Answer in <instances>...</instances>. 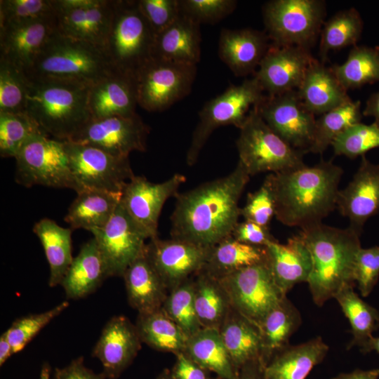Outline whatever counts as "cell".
Segmentation results:
<instances>
[{"instance_id": "44dd1931", "label": "cell", "mask_w": 379, "mask_h": 379, "mask_svg": "<svg viewBox=\"0 0 379 379\" xmlns=\"http://www.w3.org/2000/svg\"><path fill=\"white\" fill-rule=\"evenodd\" d=\"M141 343L135 325L124 316H114L105 325L92 356L100 361L105 378L117 379L132 364Z\"/></svg>"}, {"instance_id": "03108f58", "label": "cell", "mask_w": 379, "mask_h": 379, "mask_svg": "<svg viewBox=\"0 0 379 379\" xmlns=\"http://www.w3.org/2000/svg\"><path fill=\"white\" fill-rule=\"evenodd\" d=\"M156 379H174L171 375V371L164 369Z\"/></svg>"}, {"instance_id": "cb8c5ba5", "label": "cell", "mask_w": 379, "mask_h": 379, "mask_svg": "<svg viewBox=\"0 0 379 379\" xmlns=\"http://www.w3.org/2000/svg\"><path fill=\"white\" fill-rule=\"evenodd\" d=\"M270 45L265 31L223 28L219 36L218 56L236 77L253 76Z\"/></svg>"}, {"instance_id": "5bb4252c", "label": "cell", "mask_w": 379, "mask_h": 379, "mask_svg": "<svg viewBox=\"0 0 379 379\" xmlns=\"http://www.w3.org/2000/svg\"><path fill=\"white\" fill-rule=\"evenodd\" d=\"M149 127L137 114L91 119L69 141L98 147L120 157L145 152Z\"/></svg>"}, {"instance_id": "003e7915", "label": "cell", "mask_w": 379, "mask_h": 379, "mask_svg": "<svg viewBox=\"0 0 379 379\" xmlns=\"http://www.w3.org/2000/svg\"><path fill=\"white\" fill-rule=\"evenodd\" d=\"M212 379H223V378H220V377H218V376H217V377H215V378H212Z\"/></svg>"}, {"instance_id": "277c9868", "label": "cell", "mask_w": 379, "mask_h": 379, "mask_svg": "<svg viewBox=\"0 0 379 379\" xmlns=\"http://www.w3.org/2000/svg\"><path fill=\"white\" fill-rule=\"evenodd\" d=\"M89 88L67 81L28 79L25 112L48 136L71 140L91 119Z\"/></svg>"}, {"instance_id": "f5cc1de1", "label": "cell", "mask_w": 379, "mask_h": 379, "mask_svg": "<svg viewBox=\"0 0 379 379\" xmlns=\"http://www.w3.org/2000/svg\"><path fill=\"white\" fill-rule=\"evenodd\" d=\"M379 278V246L359 250L354 266V281L363 297L368 295Z\"/></svg>"}, {"instance_id": "8992f818", "label": "cell", "mask_w": 379, "mask_h": 379, "mask_svg": "<svg viewBox=\"0 0 379 379\" xmlns=\"http://www.w3.org/2000/svg\"><path fill=\"white\" fill-rule=\"evenodd\" d=\"M154 39L155 34L141 13L138 0H116L103 47L112 67L135 79L152 58Z\"/></svg>"}, {"instance_id": "e575fe53", "label": "cell", "mask_w": 379, "mask_h": 379, "mask_svg": "<svg viewBox=\"0 0 379 379\" xmlns=\"http://www.w3.org/2000/svg\"><path fill=\"white\" fill-rule=\"evenodd\" d=\"M33 232L44 248L49 265V286L60 285L74 258L72 229L61 227L53 220L43 218L35 223Z\"/></svg>"}, {"instance_id": "9a60e30c", "label": "cell", "mask_w": 379, "mask_h": 379, "mask_svg": "<svg viewBox=\"0 0 379 379\" xmlns=\"http://www.w3.org/2000/svg\"><path fill=\"white\" fill-rule=\"evenodd\" d=\"M91 232L97 242L108 277H123L128 267L144 253L147 239L121 201L107 223Z\"/></svg>"}, {"instance_id": "ee69618b", "label": "cell", "mask_w": 379, "mask_h": 379, "mask_svg": "<svg viewBox=\"0 0 379 379\" xmlns=\"http://www.w3.org/2000/svg\"><path fill=\"white\" fill-rule=\"evenodd\" d=\"M39 133L44 132L26 112H0L1 157L15 158L27 140Z\"/></svg>"}, {"instance_id": "6da1fadb", "label": "cell", "mask_w": 379, "mask_h": 379, "mask_svg": "<svg viewBox=\"0 0 379 379\" xmlns=\"http://www.w3.org/2000/svg\"><path fill=\"white\" fill-rule=\"evenodd\" d=\"M250 177L238 161L228 175L178 193L171 217V238L211 248L232 236Z\"/></svg>"}, {"instance_id": "2e32d148", "label": "cell", "mask_w": 379, "mask_h": 379, "mask_svg": "<svg viewBox=\"0 0 379 379\" xmlns=\"http://www.w3.org/2000/svg\"><path fill=\"white\" fill-rule=\"evenodd\" d=\"M270 128L292 147L305 154L312 145L316 118L301 101L297 90L269 96L256 105Z\"/></svg>"}, {"instance_id": "4fadbf2b", "label": "cell", "mask_w": 379, "mask_h": 379, "mask_svg": "<svg viewBox=\"0 0 379 379\" xmlns=\"http://www.w3.org/2000/svg\"><path fill=\"white\" fill-rule=\"evenodd\" d=\"M64 143L71 171L81 191L94 189L122 193L135 175L128 157H117L88 145Z\"/></svg>"}, {"instance_id": "e0dca14e", "label": "cell", "mask_w": 379, "mask_h": 379, "mask_svg": "<svg viewBox=\"0 0 379 379\" xmlns=\"http://www.w3.org/2000/svg\"><path fill=\"white\" fill-rule=\"evenodd\" d=\"M186 180L184 175L175 173L168 180L154 183L143 176L134 175L125 185L121 202L135 225L152 239L157 237L159 218L164 203L178 194Z\"/></svg>"}, {"instance_id": "603a6c76", "label": "cell", "mask_w": 379, "mask_h": 379, "mask_svg": "<svg viewBox=\"0 0 379 379\" xmlns=\"http://www.w3.org/2000/svg\"><path fill=\"white\" fill-rule=\"evenodd\" d=\"M56 20L44 19L1 28L0 59L26 72L57 30Z\"/></svg>"}, {"instance_id": "6125c7cd", "label": "cell", "mask_w": 379, "mask_h": 379, "mask_svg": "<svg viewBox=\"0 0 379 379\" xmlns=\"http://www.w3.org/2000/svg\"><path fill=\"white\" fill-rule=\"evenodd\" d=\"M12 354H13V348L6 331L0 336V366H2Z\"/></svg>"}, {"instance_id": "4316f807", "label": "cell", "mask_w": 379, "mask_h": 379, "mask_svg": "<svg viewBox=\"0 0 379 379\" xmlns=\"http://www.w3.org/2000/svg\"><path fill=\"white\" fill-rule=\"evenodd\" d=\"M297 91L305 107L314 116L352 100L331 67L316 58L307 68Z\"/></svg>"}, {"instance_id": "d4e9b609", "label": "cell", "mask_w": 379, "mask_h": 379, "mask_svg": "<svg viewBox=\"0 0 379 379\" xmlns=\"http://www.w3.org/2000/svg\"><path fill=\"white\" fill-rule=\"evenodd\" d=\"M135 79L116 70L91 85L88 107L92 119L135 114Z\"/></svg>"}, {"instance_id": "4dcf8cb0", "label": "cell", "mask_w": 379, "mask_h": 379, "mask_svg": "<svg viewBox=\"0 0 379 379\" xmlns=\"http://www.w3.org/2000/svg\"><path fill=\"white\" fill-rule=\"evenodd\" d=\"M108 278L94 237L82 245L62 283L66 297L80 299L93 293Z\"/></svg>"}, {"instance_id": "8fae6325", "label": "cell", "mask_w": 379, "mask_h": 379, "mask_svg": "<svg viewBox=\"0 0 379 379\" xmlns=\"http://www.w3.org/2000/svg\"><path fill=\"white\" fill-rule=\"evenodd\" d=\"M218 279L232 307L258 327L267 313L286 296L277 285L267 258Z\"/></svg>"}, {"instance_id": "5b68a950", "label": "cell", "mask_w": 379, "mask_h": 379, "mask_svg": "<svg viewBox=\"0 0 379 379\" xmlns=\"http://www.w3.org/2000/svg\"><path fill=\"white\" fill-rule=\"evenodd\" d=\"M114 70L103 48L56 30L25 73L32 80H56L91 86Z\"/></svg>"}, {"instance_id": "ab89813d", "label": "cell", "mask_w": 379, "mask_h": 379, "mask_svg": "<svg viewBox=\"0 0 379 379\" xmlns=\"http://www.w3.org/2000/svg\"><path fill=\"white\" fill-rule=\"evenodd\" d=\"M363 30V19L355 8L351 7L335 13L324 22L321 27L319 34V60L325 63L330 52L357 46Z\"/></svg>"}, {"instance_id": "e7e4bbea", "label": "cell", "mask_w": 379, "mask_h": 379, "mask_svg": "<svg viewBox=\"0 0 379 379\" xmlns=\"http://www.w3.org/2000/svg\"><path fill=\"white\" fill-rule=\"evenodd\" d=\"M51 367L48 364H45L43 365L40 379H50Z\"/></svg>"}, {"instance_id": "816d5d0a", "label": "cell", "mask_w": 379, "mask_h": 379, "mask_svg": "<svg viewBox=\"0 0 379 379\" xmlns=\"http://www.w3.org/2000/svg\"><path fill=\"white\" fill-rule=\"evenodd\" d=\"M244 220L269 227L275 216V202L270 185L266 179L256 191L248 193L246 204L241 208Z\"/></svg>"}, {"instance_id": "7bdbcfd3", "label": "cell", "mask_w": 379, "mask_h": 379, "mask_svg": "<svg viewBox=\"0 0 379 379\" xmlns=\"http://www.w3.org/2000/svg\"><path fill=\"white\" fill-rule=\"evenodd\" d=\"M360 100H351L316 119L312 145L309 152L322 154L340 133L362 119Z\"/></svg>"}, {"instance_id": "f6af8a7d", "label": "cell", "mask_w": 379, "mask_h": 379, "mask_svg": "<svg viewBox=\"0 0 379 379\" xmlns=\"http://www.w3.org/2000/svg\"><path fill=\"white\" fill-rule=\"evenodd\" d=\"M162 309L188 338L202 328L194 308V284L191 279L169 291Z\"/></svg>"}, {"instance_id": "ba28073f", "label": "cell", "mask_w": 379, "mask_h": 379, "mask_svg": "<svg viewBox=\"0 0 379 379\" xmlns=\"http://www.w3.org/2000/svg\"><path fill=\"white\" fill-rule=\"evenodd\" d=\"M259 81L254 77L239 85H231L220 95L208 100L199 114V121L187 149L186 161L196 164L210 135L218 128L233 125L240 128L250 111L265 98Z\"/></svg>"}, {"instance_id": "7c38bea8", "label": "cell", "mask_w": 379, "mask_h": 379, "mask_svg": "<svg viewBox=\"0 0 379 379\" xmlns=\"http://www.w3.org/2000/svg\"><path fill=\"white\" fill-rule=\"evenodd\" d=\"M197 66L151 58L135 76L138 105L162 112L191 92Z\"/></svg>"}, {"instance_id": "8d00e7d4", "label": "cell", "mask_w": 379, "mask_h": 379, "mask_svg": "<svg viewBox=\"0 0 379 379\" xmlns=\"http://www.w3.org/2000/svg\"><path fill=\"white\" fill-rule=\"evenodd\" d=\"M194 303L202 328L220 329L232 310L230 298L220 280L201 271L193 279Z\"/></svg>"}, {"instance_id": "c3c4849f", "label": "cell", "mask_w": 379, "mask_h": 379, "mask_svg": "<svg viewBox=\"0 0 379 379\" xmlns=\"http://www.w3.org/2000/svg\"><path fill=\"white\" fill-rule=\"evenodd\" d=\"M27 84L23 70L0 59V112H25Z\"/></svg>"}, {"instance_id": "11a10c76", "label": "cell", "mask_w": 379, "mask_h": 379, "mask_svg": "<svg viewBox=\"0 0 379 379\" xmlns=\"http://www.w3.org/2000/svg\"><path fill=\"white\" fill-rule=\"evenodd\" d=\"M232 237L241 243L260 247H265L270 241L276 240L269 227L248 220L238 222L232 232Z\"/></svg>"}, {"instance_id": "b9f144b4", "label": "cell", "mask_w": 379, "mask_h": 379, "mask_svg": "<svg viewBox=\"0 0 379 379\" xmlns=\"http://www.w3.org/2000/svg\"><path fill=\"white\" fill-rule=\"evenodd\" d=\"M348 319L352 339L347 349L354 346L362 348L379 328V312L364 301L354 291L353 286H345L334 297Z\"/></svg>"}, {"instance_id": "f35d334b", "label": "cell", "mask_w": 379, "mask_h": 379, "mask_svg": "<svg viewBox=\"0 0 379 379\" xmlns=\"http://www.w3.org/2000/svg\"><path fill=\"white\" fill-rule=\"evenodd\" d=\"M135 325L142 343L152 349L175 355L185 352L188 336L162 308L138 314Z\"/></svg>"}, {"instance_id": "ffe728a7", "label": "cell", "mask_w": 379, "mask_h": 379, "mask_svg": "<svg viewBox=\"0 0 379 379\" xmlns=\"http://www.w3.org/2000/svg\"><path fill=\"white\" fill-rule=\"evenodd\" d=\"M336 208L350 227L361 234L366 222L379 212V164L365 155L352 180L339 190Z\"/></svg>"}, {"instance_id": "680465c9", "label": "cell", "mask_w": 379, "mask_h": 379, "mask_svg": "<svg viewBox=\"0 0 379 379\" xmlns=\"http://www.w3.org/2000/svg\"><path fill=\"white\" fill-rule=\"evenodd\" d=\"M263 369L260 360L250 361L239 369L238 379H264Z\"/></svg>"}, {"instance_id": "bcb514c9", "label": "cell", "mask_w": 379, "mask_h": 379, "mask_svg": "<svg viewBox=\"0 0 379 379\" xmlns=\"http://www.w3.org/2000/svg\"><path fill=\"white\" fill-rule=\"evenodd\" d=\"M57 0H1L0 29L36 20L55 18Z\"/></svg>"}, {"instance_id": "91938a15", "label": "cell", "mask_w": 379, "mask_h": 379, "mask_svg": "<svg viewBox=\"0 0 379 379\" xmlns=\"http://www.w3.org/2000/svg\"><path fill=\"white\" fill-rule=\"evenodd\" d=\"M362 114L363 116L373 117V122L379 126V89L369 96Z\"/></svg>"}, {"instance_id": "7402d4cb", "label": "cell", "mask_w": 379, "mask_h": 379, "mask_svg": "<svg viewBox=\"0 0 379 379\" xmlns=\"http://www.w3.org/2000/svg\"><path fill=\"white\" fill-rule=\"evenodd\" d=\"M116 0H93L79 7L61 6L57 0V30L61 34L103 48Z\"/></svg>"}, {"instance_id": "9f6ffc18", "label": "cell", "mask_w": 379, "mask_h": 379, "mask_svg": "<svg viewBox=\"0 0 379 379\" xmlns=\"http://www.w3.org/2000/svg\"><path fill=\"white\" fill-rule=\"evenodd\" d=\"M171 370L174 379H212L211 372L197 364L185 352L178 354Z\"/></svg>"}, {"instance_id": "94428289", "label": "cell", "mask_w": 379, "mask_h": 379, "mask_svg": "<svg viewBox=\"0 0 379 379\" xmlns=\"http://www.w3.org/2000/svg\"><path fill=\"white\" fill-rule=\"evenodd\" d=\"M379 369L361 370L356 369L350 373H341L331 379H378Z\"/></svg>"}, {"instance_id": "836d02e7", "label": "cell", "mask_w": 379, "mask_h": 379, "mask_svg": "<svg viewBox=\"0 0 379 379\" xmlns=\"http://www.w3.org/2000/svg\"><path fill=\"white\" fill-rule=\"evenodd\" d=\"M222 342L237 371L260 360L262 349L259 328L232 308L219 329Z\"/></svg>"}, {"instance_id": "7dc6e473", "label": "cell", "mask_w": 379, "mask_h": 379, "mask_svg": "<svg viewBox=\"0 0 379 379\" xmlns=\"http://www.w3.org/2000/svg\"><path fill=\"white\" fill-rule=\"evenodd\" d=\"M331 146L336 156H345L350 159L362 157L379 147V126L374 122L355 124L335 138Z\"/></svg>"}, {"instance_id": "be15d7a7", "label": "cell", "mask_w": 379, "mask_h": 379, "mask_svg": "<svg viewBox=\"0 0 379 379\" xmlns=\"http://www.w3.org/2000/svg\"><path fill=\"white\" fill-rule=\"evenodd\" d=\"M360 350L364 354L375 351L379 354V337L372 336Z\"/></svg>"}, {"instance_id": "d6a6232c", "label": "cell", "mask_w": 379, "mask_h": 379, "mask_svg": "<svg viewBox=\"0 0 379 379\" xmlns=\"http://www.w3.org/2000/svg\"><path fill=\"white\" fill-rule=\"evenodd\" d=\"M122 193L84 189L77 193L64 220L72 229L91 232L104 227L121 199Z\"/></svg>"}, {"instance_id": "f546056e", "label": "cell", "mask_w": 379, "mask_h": 379, "mask_svg": "<svg viewBox=\"0 0 379 379\" xmlns=\"http://www.w3.org/2000/svg\"><path fill=\"white\" fill-rule=\"evenodd\" d=\"M329 347L320 336L288 345L264 367V379H305L326 357Z\"/></svg>"}, {"instance_id": "7a4b0ae2", "label": "cell", "mask_w": 379, "mask_h": 379, "mask_svg": "<svg viewBox=\"0 0 379 379\" xmlns=\"http://www.w3.org/2000/svg\"><path fill=\"white\" fill-rule=\"evenodd\" d=\"M343 169L321 160L289 171L270 173L275 217L283 225L300 230L321 223L335 208Z\"/></svg>"}, {"instance_id": "681fc988", "label": "cell", "mask_w": 379, "mask_h": 379, "mask_svg": "<svg viewBox=\"0 0 379 379\" xmlns=\"http://www.w3.org/2000/svg\"><path fill=\"white\" fill-rule=\"evenodd\" d=\"M69 302L63 301L51 310L15 320L6 330L13 354L21 351L51 321L62 313Z\"/></svg>"}, {"instance_id": "30bf717a", "label": "cell", "mask_w": 379, "mask_h": 379, "mask_svg": "<svg viewBox=\"0 0 379 379\" xmlns=\"http://www.w3.org/2000/svg\"><path fill=\"white\" fill-rule=\"evenodd\" d=\"M15 181L30 187L43 185L81 191L71 171L62 140L44 133L32 135L15 157Z\"/></svg>"}, {"instance_id": "52a82bcc", "label": "cell", "mask_w": 379, "mask_h": 379, "mask_svg": "<svg viewBox=\"0 0 379 379\" xmlns=\"http://www.w3.org/2000/svg\"><path fill=\"white\" fill-rule=\"evenodd\" d=\"M236 145L240 162L250 176L276 173L305 166V153L296 149L275 133L259 114L256 106L239 128Z\"/></svg>"}, {"instance_id": "f907efd6", "label": "cell", "mask_w": 379, "mask_h": 379, "mask_svg": "<svg viewBox=\"0 0 379 379\" xmlns=\"http://www.w3.org/2000/svg\"><path fill=\"white\" fill-rule=\"evenodd\" d=\"M180 13L197 23L215 24L236 8L235 0H179Z\"/></svg>"}, {"instance_id": "d6986e66", "label": "cell", "mask_w": 379, "mask_h": 379, "mask_svg": "<svg viewBox=\"0 0 379 379\" xmlns=\"http://www.w3.org/2000/svg\"><path fill=\"white\" fill-rule=\"evenodd\" d=\"M314 59L309 48L271 44L253 76L267 95H280L299 88Z\"/></svg>"}, {"instance_id": "9c48e42d", "label": "cell", "mask_w": 379, "mask_h": 379, "mask_svg": "<svg viewBox=\"0 0 379 379\" xmlns=\"http://www.w3.org/2000/svg\"><path fill=\"white\" fill-rule=\"evenodd\" d=\"M324 0H272L262 6L265 30L271 44L310 49L325 22Z\"/></svg>"}, {"instance_id": "3957f363", "label": "cell", "mask_w": 379, "mask_h": 379, "mask_svg": "<svg viewBox=\"0 0 379 379\" xmlns=\"http://www.w3.org/2000/svg\"><path fill=\"white\" fill-rule=\"evenodd\" d=\"M298 234L310 254L312 270L307 283L317 306L334 298L344 287L355 286L360 233L350 226L338 228L321 222L300 230Z\"/></svg>"}, {"instance_id": "ac0fdd59", "label": "cell", "mask_w": 379, "mask_h": 379, "mask_svg": "<svg viewBox=\"0 0 379 379\" xmlns=\"http://www.w3.org/2000/svg\"><path fill=\"white\" fill-rule=\"evenodd\" d=\"M209 251L186 241L157 237L146 244L145 252L170 291L202 270Z\"/></svg>"}, {"instance_id": "83f0119b", "label": "cell", "mask_w": 379, "mask_h": 379, "mask_svg": "<svg viewBox=\"0 0 379 379\" xmlns=\"http://www.w3.org/2000/svg\"><path fill=\"white\" fill-rule=\"evenodd\" d=\"M200 27L180 13L171 25L155 36L152 58L197 66L201 58Z\"/></svg>"}, {"instance_id": "60d3db41", "label": "cell", "mask_w": 379, "mask_h": 379, "mask_svg": "<svg viewBox=\"0 0 379 379\" xmlns=\"http://www.w3.org/2000/svg\"><path fill=\"white\" fill-rule=\"evenodd\" d=\"M331 67L347 91L379 82V47L354 46L343 63Z\"/></svg>"}, {"instance_id": "d590c367", "label": "cell", "mask_w": 379, "mask_h": 379, "mask_svg": "<svg viewBox=\"0 0 379 379\" xmlns=\"http://www.w3.org/2000/svg\"><path fill=\"white\" fill-rule=\"evenodd\" d=\"M197 364L223 379H238L235 368L216 328H201L188 338L184 352Z\"/></svg>"}, {"instance_id": "6f0895ef", "label": "cell", "mask_w": 379, "mask_h": 379, "mask_svg": "<svg viewBox=\"0 0 379 379\" xmlns=\"http://www.w3.org/2000/svg\"><path fill=\"white\" fill-rule=\"evenodd\" d=\"M53 379H105V378L101 373L96 374L86 368L84 364V357H79L62 368H56Z\"/></svg>"}, {"instance_id": "f1b7e54d", "label": "cell", "mask_w": 379, "mask_h": 379, "mask_svg": "<svg viewBox=\"0 0 379 379\" xmlns=\"http://www.w3.org/2000/svg\"><path fill=\"white\" fill-rule=\"evenodd\" d=\"M122 277L128 302L138 314L162 308L169 291L145 251L128 267Z\"/></svg>"}, {"instance_id": "484cf974", "label": "cell", "mask_w": 379, "mask_h": 379, "mask_svg": "<svg viewBox=\"0 0 379 379\" xmlns=\"http://www.w3.org/2000/svg\"><path fill=\"white\" fill-rule=\"evenodd\" d=\"M266 258L274 279L286 293L297 284L307 282L312 270L310 252L301 237H290L286 244L277 239L265 246Z\"/></svg>"}, {"instance_id": "74e56055", "label": "cell", "mask_w": 379, "mask_h": 379, "mask_svg": "<svg viewBox=\"0 0 379 379\" xmlns=\"http://www.w3.org/2000/svg\"><path fill=\"white\" fill-rule=\"evenodd\" d=\"M265 258V247L244 244L230 236L210 248L201 271L220 279L240 269L259 263Z\"/></svg>"}, {"instance_id": "db71d44e", "label": "cell", "mask_w": 379, "mask_h": 379, "mask_svg": "<svg viewBox=\"0 0 379 379\" xmlns=\"http://www.w3.org/2000/svg\"><path fill=\"white\" fill-rule=\"evenodd\" d=\"M139 8L155 36L180 15L179 0H138Z\"/></svg>"}, {"instance_id": "1f68e13d", "label": "cell", "mask_w": 379, "mask_h": 379, "mask_svg": "<svg viewBox=\"0 0 379 379\" xmlns=\"http://www.w3.org/2000/svg\"><path fill=\"white\" fill-rule=\"evenodd\" d=\"M302 324L299 310L285 296L259 325L261 337L260 363L263 368L278 352L289 345V339Z\"/></svg>"}]
</instances>
